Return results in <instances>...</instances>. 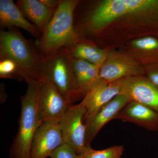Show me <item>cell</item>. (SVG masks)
<instances>
[{"label":"cell","instance_id":"obj_1","mask_svg":"<svg viewBox=\"0 0 158 158\" xmlns=\"http://www.w3.org/2000/svg\"><path fill=\"white\" fill-rule=\"evenodd\" d=\"M78 3L76 0H62L41 37L35 44L41 56H47L76 40L73 14Z\"/></svg>","mask_w":158,"mask_h":158},{"label":"cell","instance_id":"obj_2","mask_svg":"<svg viewBox=\"0 0 158 158\" xmlns=\"http://www.w3.org/2000/svg\"><path fill=\"white\" fill-rule=\"evenodd\" d=\"M0 32V58L14 61L21 71L24 80H41L42 56L33 44L14 28Z\"/></svg>","mask_w":158,"mask_h":158},{"label":"cell","instance_id":"obj_3","mask_svg":"<svg viewBox=\"0 0 158 158\" xmlns=\"http://www.w3.org/2000/svg\"><path fill=\"white\" fill-rule=\"evenodd\" d=\"M25 81L27 88L25 95L21 97L19 127L10 148V158H30L33 137L41 123L37 110L41 80L27 79Z\"/></svg>","mask_w":158,"mask_h":158},{"label":"cell","instance_id":"obj_4","mask_svg":"<svg viewBox=\"0 0 158 158\" xmlns=\"http://www.w3.org/2000/svg\"><path fill=\"white\" fill-rule=\"evenodd\" d=\"M73 57L68 47L42 56L40 76L52 83L70 104L83 95L78 87L73 68Z\"/></svg>","mask_w":158,"mask_h":158},{"label":"cell","instance_id":"obj_5","mask_svg":"<svg viewBox=\"0 0 158 158\" xmlns=\"http://www.w3.org/2000/svg\"><path fill=\"white\" fill-rule=\"evenodd\" d=\"M86 110L81 104L70 106L59 123L64 143L79 155L88 146L86 143V126L84 118Z\"/></svg>","mask_w":158,"mask_h":158},{"label":"cell","instance_id":"obj_6","mask_svg":"<svg viewBox=\"0 0 158 158\" xmlns=\"http://www.w3.org/2000/svg\"><path fill=\"white\" fill-rule=\"evenodd\" d=\"M60 119L41 122L34 134L30 158H46L64 143L59 123Z\"/></svg>","mask_w":158,"mask_h":158},{"label":"cell","instance_id":"obj_7","mask_svg":"<svg viewBox=\"0 0 158 158\" xmlns=\"http://www.w3.org/2000/svg\"><path fill=\"white\" fill-rule=\"evenodd\" d=\"M38 96V116L42 122L50 119H60L70 106L52 83L41 78Z\"/></svg>","mask_w":158,"mask_h":158},{"label":"cell","instance_id":"obj_8","mask_svg":"<svg viewBox=\"0 0 158 158\" xmlns=\"http://www.w3.org/2000/svg\"><path fill=\"white\" fill-rule=\"evenodd\" d=\"M116 81L120 94L128 97L131 101L144 105L158 112V88L148 79L139 76Z\"/></svg>","mask_w":158,"mask_h":158},{"label":"cell","instance_id":"obj_9","mask_svg":"<svg viewBox=\"0 0 158 158\" xmlns=\"http://www.w3.org/2000/svg\"><path fill=\"white\" fill-rule=\"evenodd\" d=\"M143 73L141 65L131 57L112 52L108 54L106 60L100 68L99 78L110 83Z\"/></svg>","mask_w":158,"mask_h":158},{"label":"cell","instance_id":"obj_10","mask_svg":"<svg viewBox=\"0 0 158 158\" xmlns=\"http://www.w3.org/2000/svg\"><path fill=\"white\" fill-rule=\"evenodd\" d=\"M120 94L117 82L107 83L99 79L88 90L80 103L86 110L84 123L88 121L105 105Z\"/></svg>","mask_w":158,"mask_h":158},{"label":"cell","instance_id":"obj_11","mask_svg":"<svg viewBox=\"0 0 158 158\" xmlns=\"http://www.w3.org/2000/svg\"><path fill=\"white\" fill-rule=\"evenodd\" d=\"M131 102L128 97L118 94L102 107L89 120L85 123L86 126V143L87 146L94 139L102 127L108 122L115 118L117 114Z\"/></svg>","mask_w":158,"mask_h":158},{"label":"cell","instance_id":"obj_12","mask_svg":"<svg viewBox=\"0 0 158 158\" xmlns=\"http://www.w3.org/2000/svg\"><path fill=\"white\" fill-rule=\"evenodd\" d=\"M115 118L135 123L147 129H158V111L136 102H130Z\"/></svg>","mask_w":158,"mask_h":158},{"label":"cell","instance_id":"obj_13","mask_svg":"<svg viewBox=\"0 0 158 158\" xmlns=\"http://www.w3.org/2000/svg\"><path fill=\"white\" fill-rule=\"evenodd\" d=\"M0 24L3 28H20L38 39L42 35L39 29L26 18L12 0L0 1Z\"/></svg>","mask_w":158,"mask_h":158},{"label":"cell","instance_id":"obj_14","mask_svg":"<svg viewBox=\"0 0 158 158\" xmlns=\"http://www.w3.org/2000/svg\"><path fill=\"white\" fill-rule=\"evenodd\" d=\"M127 14H130V11L125 0H106L101 3L93 11L89 24L94 30H100Z\"/></svg>","mask_w":158,"mask_h":158},{"label":"cell","instance_id":"obj_15","mask_svg":"<svg viewBox=\"0 0 158 158\" xmlns=\"http://www.w3.org/2000/svg\"><path fill=\"white\" fill-rule=\"evenodd\" d=\"M16 5L25 17L43 33L56 9L50 8L41 0H19Z\"/></svg>","mask_w":158,"mask_h":158},{"label":"cell","instance_id":"obj_16","mask_svg":"<svg viewBox=\"0 0 158 158\" xmlns=\"http://www.w3.org/2000/svg\"><path fill=\"white\" fill-rule=\"evenodd\" d=\"M72 64L78 87L84 97L100 79V68L85 60L73 58Z\"/></svg>","mask_w":158,"mask_h":158},{"label":"cell","instance_id":"obj_17","mask_svg":"<svg viewBox=\"0 0 158 158\" xmlns=\"http://www.w3.org/2000/svg\"><path fill=\"white\" fill-rule=\"evenodd\" d=\"M68 48L73 58L85 60L99 68L107 58L108 54L106 51L88 44H77L74 42Z\"/></svg>","mask_w":158,"mask_h":158},{"label":"cell","instance_id":"obj_18","mask_svg":"<svg viewBox=\"0 0 158 158\" xmlns=\"http://www.w3.org/2000/svg\"><path fill=\"white\" fill-rule=\"evenodd\" d=\"M123 151V146H114L102 150H95L88 146L78 155V158H120Z\"/></svg>","mask_w":158,"mask_h":158},{"label":"cell","instance_id":"obj_19","mask_svg":"<svg viewBox=\"0 0 158 158\" xmlns=\"http://www.w3.org/2000/svg\"><path fill=\"white\" fill-rule=\"evenodd\" d=\"M0 77L24 80L17 64L11 59L7 58H0Z\"/></svg>","mask_w":158,"mask_h":158},{"label":"cell","instance_id":"obj_20","mask_svg":"<svg viewBox=\"0 0 158 158\" xmlns=\"http://www.w3.org/2000/svg\"><path fill=\"white\" fill-rule=\"evenodd\" d=\"M51 158H78L73 148L68 144L63 143L51 154Z\"/></svg>","mask_w":158,"mask_h":158},{"label":"cell","instance_id":"obj_21","mask_svg":"<svg viewBox=\"0 0 158 158\" xmlns=\"http://www.w3.org/2000/svg\"><path fill=\"white\" fill-rule=\"evenodd\" d=\"M152 69L148 72V79L158 88V67H154Z\"/></svg>","mask_w":158,"mask_h":158},{"label":"cell","instance_id":"obj_22","mask_svg":"<svg viewBox=\"0 0 158 158\" xmlns=\"http://www.w3.org/2000/svg\"><path fill=\"white\" fill-rule=\"evenodd\" d=\"M41 1L50 8L55 9L58 8L61 2V1L58 0H41Z\"/></svg>","mask_w":158,"mask_h":158}]
</instances>
